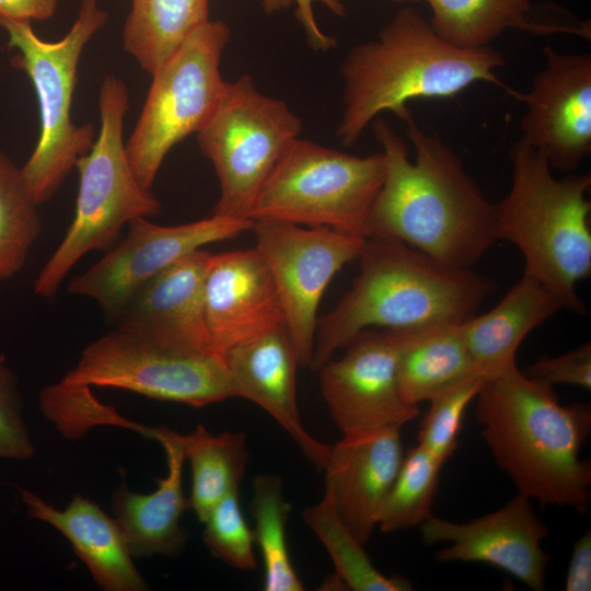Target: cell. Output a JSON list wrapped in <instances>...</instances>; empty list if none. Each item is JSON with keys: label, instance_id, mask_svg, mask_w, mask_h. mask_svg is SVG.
Instances as JSON below:
<instances>
[{"label": "cell", "instance_id": "1", "mask_svg": "<svg viewBox=\"0 0 591 591\" xmlns=\"http://www.w3.org/2000/svg\"><path fill=\"white\" fill-rule=\"evenodd\" d=\"M398 118L406 125L415 160L387 121L371 123L385 174L369 215V236L394 237L444 265L472 269L497 241L496 207L460 157L425 132L408 106Z\"/></svg>", "mask_w": 591, "mask_h": 591}, {"label": "cell", "instance_id": "2", "mask_svg": "<svg viewBox=\"0 0 591 591\" xmlns=\"http://www.w3.org/2000/svg\"><path fill=\"white\" fill-rule=\"evenodd\" d=\"M475 399L482 437L518 494L586 513L591 464L580 451L591 430L590 404H560L553 386L518 366L486 379Z\"/></svg>", "mask_w": 591, "mask_h": 591}, {"label": "cell", "instance_id": "3", "mask_svg": "<svg viewBox=\"0 0 591 591\" xmlns=\"http://www.w3.org/2000/svg\"><path fill=\"white\" fill-rule=\"evenodd\" d=\"M358 260L350 289L317 318L310 364L314 371L368 328L460 324L497 288L472 269L450 267L389 236L367 237Z\"/></svg>", "mask_w": 591, "mask_h": 591}, {"label": "cell", "instance_id": "4", "mask_svg": "<svg viewBox=\"0 0 591 591\" xmlns=\"http://www.w3.org/2000/svg\"><path fill=\"white\" fill-rule=\"evenodd\" d=\"M503 56L490 46L457 47L412 7L399 9L374 39L354 46L340 65L343 113L337 138L354 146L383 112L397 117L417 99L452 97L476 82L518 96L496 74Z\"/></svg>", "mask_w": 591, "mask_h": 591}, {"label": "cell", "instance_id": "5", "mask_svg": "<svg viewBox=\"0 0 591 591\" xmlns=\"http://www.w3.org/2000/svg\"><path fill=\"white\" fill-rule=\"evenodd\" d=\"M511 186L496 207V239L523 255V274L561 308L586 315L577 285L591 275V174L557 178L546 159L522 139L509 149Z\"/></svg>", "mask_w": 591, "mask_h": 591}, {"label": "cell", "instance_id": "6", "mask_svg": "<svg viewBox=\"0 0 591 591\" xmlns=\"http://www.w3.org/2000/svg\"><path fill=\"white\" fill-rule=\"evenodd\" d=\"M99 109L100 134L76 164L79 190L73 220L34 281V292L42 298H53L84 255L109 250L130 221L161 210L150 189L139 184L126 153L123 129L129 92L121 79L104 78Z\"/></svg>", "mask_w": 591, "mask_h": 591}, {"label": "cell", "instance_id": "7", "mask_svg": "<svg viewBox=\"0 0 591 591\" xmlns=\"http://www.w3.org/2000/svg\"><path fill=\"white\" fill-rule=\"evenodd\" d=\"M107 19L97 0H83L69 32L55 42L38 37L27 21L0 20L9 47L18 51L12 63L27 74L37 96L39 137L21 167L37 205L55 195L95 141L93 125H77L71 109L81 55Z\"/></svg>", "mask_w": 591, "mask_h": 591}, {"label": "cell", "instance_id": "8", "mask_svg": "<svg viewBox=\"0 0 591 591\" xmlns=\"http://www.w3.org/2000/svg\"><path fill=\"white\" fill-rule=\"evenodd\" d=\"M384 174L382 151L359 157L299 137L262 186L247 218L326 227L367 239Z\"/></svg>", "mask_w": 591, "mask_h": 591}, {"label": "cell", "instance_id": "9", "mask_svg": "<svg viewBox=\"0 0 591 591\" xmlns=\"http://www.w3.org/2000/svg\"><path fill=\"white\" fill-rule=\"evenodd\" d=\"M301 130L287 102L260 92L251 76L225 81L215 111L196 134L219 181L212 213L248 219L258 192Z\"/></svg>", "mask_w": 591, "mask_h": 591}, {"label": "cell", "instance_id": "10", "mask_svg": "<svg viewBox=\"0 0 591 591\" xmlns=\"http://www.w3.org/2000/svg\"><path fill=\"white\" fill-rule=\"evenodd\" d=\"M231 30L208 20L151 76L144 104L125 143L139 184L151 189L173 147L197 134L215 111L225 80L220 62Z\"/></svg>", "mask_w": 591, "mask_h": 591}, {"label": "cell", "instance_id": "11", "mask_svg": "<svg viewBox=\"0 0 591 591\" xmlns=\"http://www.w3.org/2000/svg\"><path fill=\"white\" fill-rule=\"evenodd\" d=\"M202 407L233 397L223 359L175 350L119 329L90 343L60 380Z\"/></svg>", "mask_w": 591, "mask_h": 591}, {"label": "cell", "instance_id": "12", "mask_svg": "<svg viewBox=\"0 0 591 591\" xmlns=\"http://www.w3.org/2000/svg\"><path fill=\"white\" fill-rule=\"evenodd\" d=\"M252 230L254 248L277 288L299 364L310 368L321 299L334 276L358 259L366 239L326 227L277 221H254Z\"/></svg>", "mask_w": 591, "mask_h": 591}, {"label": "cell", "instance_id": "13", "mask_svg": "<svg viewBox=\"0 0 591 591\" xmlns=\"http://www.w3.org/2000/svg\"><path fill=\"white\" fill-rule=\"evenodd\" d=\"M254 221L218 215L197 221L161 225L148 218L128 223L127 235L84 273L73 277L68 291L94 300L116 318L132 293L152 276L204 245L252 230Z\"/></svg>", "mask_w": 591, "mask_h": 591}, {"label": "cell", "instance_id": "14", "mask_svg": "<svg viewBox=\"0 0 591 591\" xmlns=\"http://www.w3.org/2000/svg\"><path fill=\"white\" fill-rule=\"evenodd\" d=\"M409 329L368 328L344 347L339 359L317 370L323 398L343 434L402 428L419 415V406L402 397L396 373Z\"/></svg>", "mask_w": 591, "mask_h": 591}, {"label": "cell", "instance_id": "15", "mask_svg": "<svg viewBox=\"0 0 591 591\" xmlns=\"http://www.w3.org/2000/svg\"><path fill=\"white\" fill-rule=\"evenodd\" d=\"M545 66L530 91L518 101L526 105L522 139L554 170L572 172L591 152V55L543 49Z\"/></svg>", "mask_w": 591, "mask_h": 591}, {"label": "cell", "instance_id": "16", "mask_svg": "<svg viewBox=\"0 0 591 591\" xmlns=\"http://www.w3.org/2000/svg\"><path fill=\"white\" fill-rule=\"evenodd\" d=\"M419 526L426 544L448 543L436 554L440 563H483L506 571L534 591L545 589L549 555L541 542L548 530L531 500L520 494L468 522L431 515Z\"/></svg>", "mask_w": 591, "mask_h": 591}, {"label": "cell", "instance_id": "17", "mask_svg": "<svg viewBox=\"0 0 591 591\" xmlns=\"http://www.w3.org/2000/svg\"><path fill=\"white\" fill-rule=\"evenodd\" d=\"M210 257L199 248L152 276L120 310L116 328L163 347L216 356L205 320Z\"/></svg>", "mask_w": 591, "mask_h": 591}, {"label": "cell", "instance_id": "18", "mask_svg": "<svg viewBox=\"0 0 591 591\" xmlns=\"http://www.w3.org/2000/svg\"><path fill=\"white\" fill-rule=\"evenodd\" d=\"M205 320L212 351L222 359L230 348L285 325L277 288L255 248L211 254Z\"/></svg>", "mask_w": 591, "mask_h": 591}, {"label": "cell", "instance_id": "19", "mask_svg": "<svg viewBox=\"0 0 591 591\" xmlns=\"http://www.w3.org/2000/svg\"><path fill=\"white\" fill-rule=\"evenodd\" d=\"M404 457L401 428L343 434L329 448L325 489L356 538L366 545Z\"/></svg>", "mask_w": 591, "mask_h": 591}, {"label": "cell", "instance_id": "20", "mask_svg": "<svg viewBox=\"0 0 591 591\" xmlns=\"http://www.w3.org/2000/svg\"><path fill=\"white\" fill-rule=\"evenodd\" d=\"M223 362L233 397L248 399L290 436L304 456L323 470L331 445L316 440L302 425L297 401L299 360L285 325L230 348Z\"/></svg>", "mask_w": 591, "mask_h": 591}, {"label": "cell", "instance_id": "21", "mask_svg": "<svg viewBox=\"0 0 591 591\" xmlns=\"http://www.w3.org/2000/svg\"><path fill=\"white\" fill-rule=\"evenodd\" d=\"M166 427H146L143 436L164 449L167 473L150 494L130 491L121 484L112 496V509L134 558L179 554L188 538L179 520L189 509L183 491L184 452Z\"/></svg>", "mask_w": 591, "mask_h": 591}, {"label": "cell", "instance_id": "22", "mask_svg": "<svg viewBox=\"0 0 591 591\" xmlns=\"http://www.w3.org/2000/svg\"><path fill=\"white\" fill-rule=\"evenodd\" d=\"M30 518L50 524L71 544L93 580L105 591H144L148 584L134 564L115 520L94 501L76 495L58 510L38 495L19 489Z\"/></svg>", "mask_w": 591, "mask_h": 591}, {"label": "cell", "instance_id": "23", "mask_svg": "<svg viewBox=\"0 0 591 591\" xmlns=\"http://www.w3.org/2000/svg\"><path fill=\"white\" fill-rule=\"evenodd\" d=\"M560 309L546 288L523 274L493 309L460 323L459 332L477 369L489 379L515 367L525 337Z\"/></svg>", "mask_w": 591, "mask_h": 591}, {"label": "cell", "instance_id": "24", "mask_svg": "<svg viewBox=\"0 0 591 591\" xmlns=\"http://www.w3.org/2000/svg\"><path fill=\"white\" fill-rule=\"evenodd\" d=\"M396 373L402 397L416 406L464 380L484 376L459 324L409 329L398 351Z\"/></svg>", "mask_w": 591, "mask_h": 591}, {"label": "cell", "instance_id": "25", "mask_svg": "<svg viewBox=\"0 0 591 591\" xmlns=\"http://www.w3.org/2000/svg\"><path fill=\"white\" fill-rule=\"evenodd\" d=\"M429 22L447 42L462 48L490 46L508 28L534 34L555 32L587 36V28L552 25L528 20L532 0H426Z\"/></svg>", "mask_w": 591, "mask_h": 591}, {"label": "cell", "instance_id": "26", "mask_svg": "<svg viewBox=\"0 0 591 591\" xmlns=\"http://www.w3.org/2000/svg\"><path fill=\"white\" fill-rule=\"evenodd\" d=\"M125 50L152 76L209 20V0H131Z\"/></svg>", "mask_w": 591, "mask_h": 591}, {"label": "cell", "instance_id": "27", "mask_svg": "<svg viewBox=\"0 0 591 591\" xmlns=\"http://www.w3.org/2000/svg\"><path fill=\"white\" fill-rule=\"evenodd\" d=\"M173 433L190 464L189 509L202 523L217 502L239 489L248 460L246 437L241 431L212 434L201 425L187 434Z\"/></svg>", "mask_w": 591, "mask_h": 591}, {"label": "cell", "instance_id": "28", "mask_svg": "<svg viewBox=\"0 0 591 591\" xmlns=\"http://www.w3.org/2000/svg\"><path fill=\"white\" fill-rule=\"evenodd\" d=\"M305 524L327 551L335 576L355 591H409L412 583L401 576H385L373 565L356 536L338 515L331 494L302 511Z\"/></svg>", "mask_w": 591, "mask_h": 591}, {"label": "cell", "instance_id": "29", "mask_svg": "<svg viewBox=\"0 0 591 591\" xmlns=\"http://www.w3.org/2000/svg\"><path fill=\"white\" fill-rule=\"evenodd\" d=\"M290 510L282 494L281 477L277 474L256 475L250 512L255 521V543L264 563L265 591L304 590L288 549L286 524Z\"/></svg>", "mask_w": 591, "mask_h": 591}, {"label": "cell", "instance_id": "30", "mask_svg": "<svg viewBox=\"0 0 591 591\" xmlns=\"http://www.w3.org/2000/svg\"><path fill=\"white\" fill-rule=\"evenodd\" d=\"M19 167L0 150V282L16 276L42 232V219Z\"/></svg>", "mask_w": 591, "mask_h": 591}, {"label": "cell", "instance_id": "31", "mask_svg": "<svg viewBox=\"0 0 591 591\" xmlns=\"http://www.w3.org/2000/svg\"><path fill=\"white\" fill-rule=\"evenodd\" d=\"M443 465L420 444L404 454L379 517L378 528L381 532L415 528L432 515L431 507Z\"/></svg>", "mask_w": 591, "mask_h": 591}, {"label": "cell", "instance_id": "32", "mask_svg": "<svg viewBox=\"0 0 591 591\" xmlns=\"http://www.w3.org/2000/svg\"><path fill=\"white\" fill-rule=\"evenodd\" d=\"M485 380L480 375L470 378L429 399L430 407L422 418L418 444L443 464L457 449L464 413L477 396Z\"/></svg>", "mask_w": 591, "mask_h": 591}, {"label": "cell", "instance_id": "33", "mask_svg": "<svg viewBox=\"0 0 591 591\" xmlns=\"http://www.w3.org/2000/svg\"><path fill=\"white\" fill-rule=\"evenodd\" d=\"M202 523L205 545L216 558L240 570L256 568L254 533L242 513L239 489L217 502Z\"/></svg>", "mask_w": 591, "mask_h": 591}, {"label": "cell", "instance_id": "34", "mask_svg": "<svg viewBox=\"0 0 591 591\" xmlns=\"http://www.w3.org/2000/svg\"><path fill=\"white\" fill-rule=\"evenodd\" d=\"M35 445L24 422L16 379L0 355V457L27 460Z\"/></svg>", "mask_w": 591, "mask_h": 591}, {"label": "cell", "instance_id": "35", "mask_svg": "<svg viewBox=\"0 0 591 591\" xmlns=\"http://www.w3.org/2000/svg\"><path fill=\"white\" fill-rule=\"evenodd\" d=\"M530 379L551 385L567 384L590 391L591 344L590 341L559 356L542 357L526 368Z\"/></svg>", "mask_w": 591, "mask_h": 591}, {"label": "cell", "instance_id": "36", "mask_svg": "<svg viewBox=\"0 0 591 591\" xmlns=\"http://www.w3.org/2000/svg\"><path fill=\"white\" fill-rule=\"evenodd\" d=\"M315 2H321L337 15L345 14V8L340 0H260L262 7L267 14L280 12L296 3V16L306 35L311 48L316 51H327L334 48L336 39L325 34L318 26L314 14Z\"/></svg>", "mask_w": 591, "mask_h": 591}, {"label": "cell", "instance_id": "37", "mask_svg": "<svg viewBox=\"0 0 591 591\" xmlns=\"http://www.w3.org/2000/svg\"><path fill=\"white\" fill-rule=\"evenodd\" d=\"M566 591L591 590V533L588 529L575 543L565 579Z\"/></svg>", "mask_w": 591, "mask_h": 591}, {"label": "cell", "instance_id": "38", "mask_svg": "<svg viewBox=\"0 0 591 591\" xmlns=\"http://www.w3.org/2000/svg\"><path fill=\"white\" fill-rule=\"evenodd\" d=\"M59 0H0V20H47L57 9Z\"/></svg>", "mask_w": 591, "mask_h": 591}, {"label": "cell", "instance_id": "39", "mask_svg": "<svg viewBox=\"0 0 591 591\" xmlns=\"http://www.w3.org/2000/svg\"><path fill=\"white\" fill-rule=\"evenodd\" d=\"M395 1H403V2H416V1H420V0H395Z\"/></svg>", "mask_w": 591, "mask_h": 591}]
</instances>
